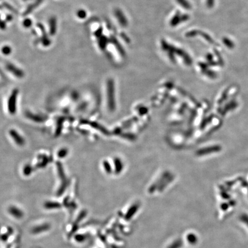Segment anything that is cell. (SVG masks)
I'll return each mask as SVG.
<instances>
[{
  "label": "cell",
  "mask_w": 248,
  "mask_h": 248,
  "mask_svg": "<svg viewBox=\"0 0 248 248\" xmlns=\"http://www.w3.org/2000/svg\"><path fill=\"white\" fill-rule=\"evenodd\" d=\"M241 219L243 222H244L245 224H246L247 226H248V215H247L246 214L242 215L241 216Z\"/></svg>",
  "instance_id": "603a6c76"
},
{
  "label": "cell",
  "mask_w": 248,
  "mask_h": 248,
  "mask_svg": "<svg viewBox=\"0 0 248 248\" xmlns=\"http://www.w3.org/2000/svg\"><path fill=\"white\" fill-rule=\"evenodd\" d=\"M45 208L50 209V208H57L60 207V204L57 202H47L44 204Z\"/></svg>",
  "instance_id": "5bb4252c"
},
{
  "label": "cell",
  "mask_w": 248,
  "mask_h": 248,
  "mask_svg": "<svg viewBox=\"0 0 248 248\" xmlns=\"http://www.w3.org/2000/svg\"><path fill=\"white\" fill-rule=\"evenodd\" d=\"M222 208L223 209V210H227V208H228V206L227 205V204H223L222 206Z\"/></svg>",
  "instance_id": "f546056e"
},
{
  "label": "cell",
  "mask_w": 248,
  "mask_h": 248,
  "mask_svg": "<svg viewBox=\"0 0 248 248\" xmlns=\"http://www.w3.org/2000/svg\"><path fill=\"white\" fill-rule=\"evenodd\" d=\"M42 0H36V1L34 2V3H32V4H30L27 8H26V10L25 11V12H24V16H26V15H28V14H29L30 12H32V11L35 8V7H36L41 2V1H42Z\"/></svg>",
  "instance_id": "30bf717a"
},
{
  "label": "cell",
  "mask_w": 248,
  "mask_h": 248,
  "mask_svg": "<svg viewBox=\"0 0 248 248\" xmlns=\"http://www.w3.org/2000/svg\"><path fill=\"white\" fill-rule=\"evenodd\" d=\"M199 31H197V30H192V31H190V32H187L186 34H185V36L187 37H193V36H196L197 34H198L199 33Z\"/></svg>",
  "instance_id": "44dd1931"
},
{
  "label": "cell",
  "mask_w": 248,
  "mask_h": 248,
  "mask_svg": "<svg viewBox=\"0 0 248 248\" xmlns=\"http://www.w3.org/2000/svg\"><path fill=\"white\" fill-rule=\"evenodd\" d=\"M6 28V22L3 21H0V29H5Z\"/></svg>",
  "instance_id": "4316f807"
},
{
  "label": "cell",
  "mask_w": 248,
  "mask_h": 248,
  "mask_svg": "<svg viewBox=\"0 0 248 248\" xmlns=\"http://www.w3.org/2000/svg\"><path fill=\"white\" fill-rule=\"evenodd\" d=\"M114 13H115V15L118 21H119V24L123 26H127V21L126 20V17L125 16V15L122 13V11L121 10L117 9L115 10Z\"/></svg>",
  "instance_id": "3957f363"
},
{
  "label": "cell",
  "mask_w": 248,
  "mask_h": 248,
  "mask_svg": "<svg viewBox=\"0 0 248 248\" xmlns=\"http://www.w3.org/2000/svg\"><path fill=\"white\" fill-rule=\"evenodd\" d=\"M18 91L14 90L10 96L8 101V109L10 114H14L16 111V99Z\"/></svg>",
  "instance_id": "6da1fadb"
},
{
  "label": "cell",
  "mask_w": 248,
  "mask_h": 248,
  "mask_svg": "<svg viewBox=\"0 0 248 248\" xmlns=\"http://www.w3.org/2000/svg\"><path fill=\"white\" fill-rule=\"evenodd\" d=\"M0 21H1V19H0Z\"/></svg>",
  "instance_id": "4dcf8cb0"
},
{
  "label": "cell",
  "mask_w": 248,
  "mask_h": 248,
  "mask_svg": "<svg viewBox=\"0 0 248 248\" xmlns=\"http://www.w3.org/2000/svg\"><path fill=\"white\" fill-rule=\"evenodd\" d=\"M230 41H229V40H227V38H224V39L223 40V42H224V43L226 44L227 45V46H228V47H230V48H231V47H232V43L231 42H230Z\"/></svg>",
  "instance_id": "d4e9b609"
},
{
  "label": "cell",
  "mask_w": 248,
  "mask_h": 248,
  "mask_svg": "<svg viewBox=\"0 0 248 248\" xmlns=\"http://www.w3.org/2000/svg\"><path fill=\"white\" fill-rule=\"evenodd\" d=\"M9 212L11 215L16 218H21L23 216V212L22 211L14 206L10 207L9 208Z\"/></svg>",
  "instance_id": "52a82bcc"
},
{
  "label": "cell",
  "mask_w": 248,
  "mask_h": 248,
  "mask_svg": "<svg viewBox=\"0 0 248 248\" xmlns=\"http://www.w3.org/2000/svg\"><path fill=\"white\" fill-rule=\"evenodd\" d=\"M102 32H103V28L102 27H99L94 33L95 37L98 38L102 36Z\"/></svg>",
  "instance_id": "d6986e66"
},
{
  "label": "cell",
  "mask_w": 248,
  "mask_h": 248,
  "mask_svg": "<svg viewBox=\"0 0 248 248\" xmlns=\"http://www.w3.org/2000/svg\"><path fill=\"white\" fill-rule=\"evenodd\" d=\"M108 42V38L105 36H102L98 38V45L100 49L104 50Z\"/></svg>",
  "instance_id": "9c48e42d"
},
{
  "label": "cell",
  "mask_w": 248,
  "mask_h": 248,
  "mask_svg": "<svg viewBox=\"0 0 248 248\" xmlns=\"http://www.w3.org/2000/svg\"><path fill=\"white\" fill-rule=\"evenodd\" d=\"M4 5H5V6L6 7V8H7L9 10H11V11H15V10H14V9L12 7V6H11L10 5H9L8 3H6V2H5L4 3Z\"/></svg>",
  "instance_id": "484cf974"
},
{
  "label": "cell",
  "mask_w": 248,
  "mask_h": 248,
  "mask_svg": "<svg viewBox=\"0 0 248 248\" xmlns=\"http://www.w3.org/2000/svg\"><path fill=\"white\" fill-rule=\"evenodd\" d=\"M200 34L206 39V40H207L209 42H210V43H212V44H213L214 43V41H213V40L207 34H206V33H203V32H201L200 33Z\"/></svg>",
  "instance_id": "7402d4cb"
},
{
  "label": "cell",
  "mask_w": 248,
  "mask_h": 248,
  "mask_svg": "<svg viewBox=\"0 0 248 248\" xmlns=\"http://www.w3.org/2000/svg\"><path fill=\"white\" fill-rule=\"evenodd\" d=\"M111 42H112L115 45V46H116L117 50L119 52V53H120L122 56H123V55H125V51H123L122 47L121 46V44L118 42V41L117 40V39H116L115 38L113 37H111Z\"/></svg>",
  "instance_id": "8fae6325"
},
{
  "label": "cell",
  "mask_w": 248,
  "mask_h": 248,
  "mask_svg": "<svg viewBox=\"0 0 248 248\" xmlns=\"http://www.w3.org/2000/svg\"><path fill=\"white\" fill-rule=\"evenodd\" d=\"M6 19L7 21H10L12 20V16L11 15H8V16H7Z\"/></svg>",
  "instance_id": "f1b7e54d"
},
{
  "label": "cell",
  "mask_w": 248,
  "mask_h": 248,
  "mask_svg": "<svg viewBox=\"0 0 248 248\" xmlns=\"http://www.w3.org/2000/svg\"><path fill=\"white\" fill-rule=\"evenodd\" d=\"M177 3L180 4L183 7L187 10H189L191 8V4L187 0H176Z\"/></svg>",
  "instance_id": "4fadbf2b"
},
{
  "label": "cell",
  "mask_w": 248,
  "mask_h": 248,
  "mask_svg": "<svg viewBox=\"0 0 248 248\" xmlns=\"http://www.w3.org/2000/svg\"><path fill=\"white\" fill-rule=\"evenodd\" d=\"M1 51H2V52L4 55H9V54H10L11 53V48L10 46H9L7 45H5L3 47H2Z\"/></svg>",
  "instance_id": "2e32d148"
},
{
  "label": "cell",
  "mask_w": 248,
  "mask_h": 248,
  "mask_svg": "<svg viewBox=\"0 0 248 248\" xmlns=\"http://www.w3.org/2000/svg\"><path fill=\"white\" fill-rule=\"evenodd\" d=\"M49 30L51 35H54L56 32L57 29V21L56 18L55 17H52L49 19Z\"/></svg>",
  "instance_id": "8992f818"
},
{
  "label": "cell",
  "mask_w": 248,
  "mask_h": 248,
  "mask_svg": "<svg viewBox=\"0 0 248 248\" xmlns=\"http://www.w3.org/2000/svg\"><path fill=\"white\" fill-rule=\"evenodd\" d=\"M32 24V20H30V19H29V18L25 19L23 21V22H22V25L25 28H29V27H30L31 26Z\"/></svg>",
  "instance_id": "ac0fdd59"
},
{
  "label": "cell",
  "mask_w": 248,
  "mask_h": 248,
  "mask_svg": "<svg viewBox=\"0 0 248 248\" xmlns=\"http://www.w3.org/2000/svg\"><path fill=\"white\" fill-rule=\"evenodd\" d=\"M181 22H182L181 17V16L180 15V13L178 12L176 13L171 19L170 21V25L172 26H175L179 24H180Z\"/></svg>",
  "instance_id": "ba28073f"
},
{
  "label": "cell",
  "mask_w": 248,
  "mask_h": 248,
  "mask_svg": "<svg viewBox=\"0 0 248 248\" xmlns=\"http://www.w3.org/2000/svg\"><path fill=\"white\" fill-rule=\"evenodd\" d=\"M38 28L40 29L41 33H42V37H41V42L43 45L45 46H48L51 44V40L49 39L48 35L45 32V29L43 26L42 24L38 23L37 24Z\"/></svg>",
  "instance_id": "7a4b0ae2"
},
{
  "label": "cell",
  "mask_w": 248,
  "mask_h": 248,
  "mask_svg": "<svg viewBox=\"0 0 248 248\" xmlns=\"http://www.w3.org/2000/svg\"><path fill=\"white\" fill-rule=\"evenodd\" d=\"M207 3L208 7H212L214 4V0H207Z\"/></svg>",
  "instance_id": "83f0119b"
},
{
  "label": "cell",
  "mask_w": 248,
  "mask_h": 248,
  "mask_svg": "<svg viewBox=\"0 0 248 248\" xmlns=\"http://www.w3.org/2000/svg\"><path fill=\"white\" fill-rule=\"evenodd\" d=\"M67 153H68V152H67V150L66 149H63L59 152L58 157H60V158L64 157L67 155Z\"/></svg>",
  "instance_id": "ffe728a7"
},
{
  "label": "cell",
  "mask_w": 248,
  "mask_h": 248,
  "mask_svg": "<svg viewBox=\"0 0 248 248\" xmlns=\"http://www.w3.org/2000/svg\"><path fill=\"white\" fill-rule=\"evenodd\" d=\"M49 227H50V226H49V224H46L42 225L41 226L36 227L33 230V233H38L40 232H42L44 231L47 230L49 228Z\"/></svg>",
  "instance_id": "7c38bea8"
},
{
  "label": "cell",
  "mask_w": 248,
  "mask_h": 248,
  "mask_svg": "<svg viewBox=\"0 0 248 248\" xmlns=\"http://www.w3.org/2000/svg\"><path fill=\"white\" fill-rule=\"evenodd\" d=\"M86 16H87V14H86V11L83 10V9L79 10L77 11V16L79 18H81V19L84 18L86 17Z\"/></svg>",
  "instance_id": "e0dca14e"
},
{
  "label": "cell",
  "mask_w": 248,
  "mask_h": 248,
  "mask_svg": "<svg viewBox=\"0 0 248 248\" xmlns=\"http://www.w3.org/2000/svg\"><path fill=\"white\" fill-rule=\"evenodd\" d=\"M84 239H85V238H84V235H78L75 236V239L78 242H82Z\"/></svg>",
  "instance_id": "cb8c5ba5"
},
{
  "label": "cell",
  "mask_w": 248,
  "mask_h": 248,
  "mask_svg": "<svg viewBox=\"0 0 248 248\" xmlns=\"http://www.w3.org/2000/svg\"><path fill=\"white\" fill-rule=\"evenodd\" d=\"M26 116L29 118L31 119L32 120L35 121L36 122H42L44 120V119L42 117H41L40 116L34 115V114H30V113H26Z\"/></svg>",
  "instance_id": "9a60e30c"
},
{
  "label": "cell",
  "mask_w": 248,
  "mask_h": 248,
  "mask_svg": "<svg viewBox=\"0 0 248 248\" xmlns=\"http://www.w3.org/2000/svg\"><path fill=\"white\" fill-rule=\"evenodd\" d=\"M6 68L9 71L18 78H22L24 76V72L22 71L11 64H8L6 65Z\"/></svg>",
  "instance_id": "277c9868"
},
{
  "label": "cell",
  "mask_w": 248,
  "mask_h": 248,
  "mask_svg": "<svg viewBox=\"0 0 248 248\" xmlns=\"http://www.w3.org/2000/svg\"><path fill=\"white\" fill-rule=\"evenodd\" d=\"M10 135L17 145L21 146L25 144L24 139L16 130H11L10 131Z\"/></svg>",
  "instance_id": "5b68a950"
}]
</instances>
